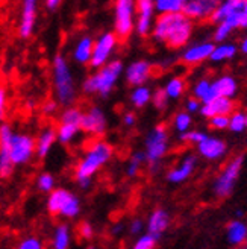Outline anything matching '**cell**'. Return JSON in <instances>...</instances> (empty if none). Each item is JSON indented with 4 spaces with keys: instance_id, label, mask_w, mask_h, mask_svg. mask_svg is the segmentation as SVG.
<instances>
[{
    "instance_id": "cell-1",
    "label": "cell",
    "mask_w": 247,
    "mask_h": 249,
    "mask_svg": "<svg viewBox=\"0 0 247 249\" xmlns=\"http://www.w3.org/2000/svg\"><path fill=\"white\" fill-rule=\"evenodd\" d=\"M193 32V23L179 14H164L159 16L153 26V36L159 41H165L170 47L178 49L187 44Z\"/></svg>"
},
{
    "instance_id": "cell-2",
    "label": "cell",
    "mask_w": 247,
    "mask_h": 249,
    "mask_svg": "<svg viewBox=\"0 0 247 249\" xmlns=\"http://www.w3.org/2000/svg\"><path fill=\"white\" fill-rule=\"evenodd\" d=\"M111 157H113V146L103 140L94 142L86 149V152L76 166L75 178L79 185L86 189L91 184L93 177L108 163Z\"/></svg>"
},
{
    "instance_id": "cell-3",
    "label": "cell",
    "mask_w": 247,
    "mask_h": 249,
    "mask_svg": "<svg viewBox=\"0 0 247 249\" xmlns=\"http://www.w3.org/2000/svg\"><path fill=\"white\" fill-rule=\"evenodd\" d=\"M123 64L120 61H109L106 66L99 69L90 78H86L82 84V89L88 94H100L108 96L113 91L114 85L121 76Z\"/></svg>"
},
{
    "instance_id": "cell-4",
    "label": "cell",
    "mask_w": 247,
    "mask_h": 249,
    "mask_svg": "<svg viewBox=\"0 0 247 249\" xmlns=\"http://www.w3.org/2000/svg\"><path fill=\"white\" fill-rule=\"evenodd\" d=\"M53 87L61 105H68L76 96L75 79L70 70L67 59L63 55H56L53 58Z\"/></svg>"
},
{
    "instance_id": "cell-5",
    "label": "cell",
    "mask_w": 247,
    "mask_h": 249,
    "mask_svg": "<svg viewBox=\"0 0 247 249\" xmlns=\"http://www.w3.org/2000/svg\"><path fill=\"white\" fill-rule=\"evenodd\" d=\"M47 210H49V213L53 216H63L67 219H73L79 214L81 202L71 192L66 189H55L52 193H49Z\"/></svg>"
},
{
    "instance_id": "cell-6",
    "label": "cell",
    "mask_w": 247,
    "mask_h": 249,
    "mask_svg": "<svg viewBox=\"0 0 247 249\" xmlns=\"http://www.w3.org/2000/svg\"><path fill=\"white\" fill-rule=\"evenodd\" d=\"M168 149V131L164 124H158V126L147 135L146 139V161L152 167H155L159 160H161Z\"/></svg>"
},
{
    "instance_id": "cell-7",
    "label": "cell",
    "mask_w": 247,
    "mask_h": 249,
    "mask_svg": "<svg viewBox=\"0 0 247 249\" xmlns=\"http://www.w3.org/2000/svg\"><path fill=\"white\" fill-rule=\"evenodd\" d=\"M82 111L79 108H67L59 119V126L56 129V139L63 144L73 142V139L81 131V122H82Z\"/></svg>"
},
{
    "instance_id": "cell-8",
    "label": "cell",
    "mask_w": 247,
    "mask_h": 249,
    "mask_svg": "<svg viewBox=\"0 0 247 249\" xmlns=\"http://www.w3.org/2000/svg\"><path fill=\"white\" fill-rule=\"evenodd\" d=\"M135 3L132 0H118L114 9V28L115 35L126 38L135 26Z\"/></svg>"
},
{
    "instance_id": "cell-9",
    "label": "cell",
    "mask_w": 247,
    "mask_h": 249,
    "mask_svg": "<svg viewBox=\"0 0 247 249\" xmlns=\"http://www.w3.org/2000/svg\"><path fill=\"white\" fill-rule=\"evenodd\" d=\"M36 152V143L29 134L14 132L11 140V161L14 166L28 163Z\"/></svg>"
},
{
    "instance_id": "cell-10",
    "label": "cell",
    "mask_w": 247,
    "mask_h": 249,
    "mask_svg": "<svg viewBox=\"0 0 247 249\" xmlns=\"http://www.w3.org/2000/svg\"><path fill=\"white\" fill-rule=\"evenodd\" d=\"M241 167H243V157H237L220 173V177L214 184V193L218 197H226L231 195V192L233 190V185H235V181L238 179Z\"/></svg>"
},
{
    "instance_id": "cell-11",
    "label": "cell",
    "mask_w": 247,
    "mask_h": 249,
    "mask_svg": "<svg viewBox=\"0 0 247 249\" xmlns=\"http://www.w3.org/2000/svg\"><path fill=\"white\" fill-rule=\"evenodd\" d=\"M118 36L113 32H105L94 41V49H93V56L90 64L94 69H102L103 66L108 64L111 53L114 52V49L117 46Z\"/></svg>"
},
{
    "instance_id": "cell-12",
    "label": "cell",
    "mask_w": 247,
    "mask_h": 249,
    "mask_svg": "<svg viewBox=\"0 0 247 249\" xmlns=\"http://www.w3.org/2000/svg\"><path fill=\"white\" fill-rule=\"evenodd\" d=\"M14 131L9 124L3 123L0 126V178H8L14 164L11 161V140Z\"/></svg>"
},
{
    "instance_id": "cell-13",
    "label": "cell",
    "mask_w": 247,
    "mask_h": 249,
    "mask_svg": "<svg viewBox=\"0 0 247 249\" xmlns=\"http://www.w3.org/2000/svg\"><path fill=\"white\" fill-rule=\"evenodd\" d=\"M81 129L90 135H102L106 129L105 113L99 107H91L82 114Z\"/></svg>"
},
{
    "instance_id": "cell-14",
    "label": "cell",
    "mask_w": 247,
    "mask_h": 249,
    "mask_svg": "<svg viewBox=\"0 0 247 249\" xmlns=\"http://www.w3.org/2000/svg\"><path fill=\"white\" fill-rule=\"evenodd\" d=\"M218 3L213 0H188V2H183L182 14L190 20H202L211 17Z\"/></svg>"
},
{
    "instance_id": "cell-15",
    "label": "cell",
    "mask_w": 247,
    "mask_h": 249,
    "mask_svg": "<svg viewBox=\"0 0 247 249\" xmlns=\"http://www.w3.org/2000/svg\"><path fill=\"white\" fill-rule=\"evenodd\" d=\"M36 14H38L36 2H33V0H24L21 6L20 23H18V34L21 38H29L32 35L36 23Z\"/></svg>"
},
{
    "instance_id": "cell-16",
    "label": "cell",
    "mask_w": 247,
    "mask_h": 249,
    "mask_svg": "<svg viewBox=\"0 0 247 249\" xmlns=\"http://www.w3.org/2000/svg\"><path fill=\"white\" fill-rule=\"evenodd\" d=\"M138 12V18L135 21V29L143 36L149 35V32L153 29L152 28V17L155 12V3L150 0H140L135 6Z\"/></svg>"
},
{
    "instance_id": "cell-17",
    "label": "cell",
    "mask_w": 247,
    "mask_h": 249,
    "mask_svg": "<svg viewBox=\"0 0 247 249\" xmlns=\"http://www.w3.org/2000/svg\"><path fill=\"white\" fill-rule=\"evenodd\" d=\"M237 93V82L231 76H221L218 78L217 81H214L211 84V93H209L208 99L203 102L205 104H209L213 102L214 99L217 97H228V99H232V96Z\"/></svg>"
},
{
    "instance_id": "cell-18",
    "label": "cell",
    "mask_w": 247,
    "mask_h": 249,
    "mask_svg": "<svg viewBox=\"0 0 247 249\" xmlns=\"http://www.w3.org/2000/svg\"><path fill=\"white\" fill-rule=\"evenodd\" d=\"M196 163H197V158L191 154L185 155L182 161H179V164L173 167L168 175H167V179L170 182H183L185 179H188L191 177V173L194 172L196 169Z\"/></svg>"
},
{
    "instance_id": "cell-19",
    "label": "cell",
    "mask_w": 247,
    "mask_h": 249,
    "mask_svg": "<svg viewBox=\"0 0 247 249\" xmlns=\"http://www.w3.org/2000/svg\"><path fill=\"white\" fill-rule=\"evenodd\" d=\"M152 73V66L147 61H135L126 70V81L133 87H143Z\"/></svg>"
},
{
    "instance_id": "cell-20",
    "label": "cell",
    "mask_w": 247,
    "mask_h": 249,
    "mask_svg": "<svg viewBox=\"0 0 247 249\" xmlns=\"http://www.w3.org/2000/svg\"><path fill=\"white\" fill-rule=\"evenodd\" d=\"M197 151L206 160H218L226 154V143L215 137L206 135V139L197 144Z\"/></svg>"
},
{
    "instance_id": "cell-21",
    "label": "cell",
    "mask_w": 247,
    "mask_h": 249,
    "mask_svg": "<svg viewBox=\"0 0 247 249\" xmlns=\"http://www.w3.org/2000/svg\"><path fill=\"white\" fill-rule=\"evenodd\" d=\"M233 108H235V105H233V101L232 99H228V97H217L214 99L213 102L209 104H205L200 111L202 114L208 119H213L215 116H228L233 113Z\"/></svg>"
},
{
    "instance_id": "cell-22",
    "label": "cell",
    "mask_w": 247,
    "mask_h": 249,
    "mask_svg": "<svg viewBox=\"0 0 247 249\" xmlns=\"http://www.w3.org/2000/svg\"><path fill=\"white\" fill-rule=\"evenodd\" d=\"M214 44L213 43H200V44H194L191 47H188L187 51L183 52V62H187L190 66L199 64V62H203L205 59L211 58L213 51H214Z\"/></svg>"
},
{
    "instance_id": "cell-23",
    "label": "cell",
    "mask_w": 247,
    "mask_h": 249,
    "mask_svg": "<svg viewBox=\"0 0 247 249\" xmlns=\"http://www.w3.org/2000/svg\"><path fill=\"white\" fill-rule=\"evenodd\" d=\"M168 223H170V217L167 214V211L155 210L149 217V222H147V230H149V234L152 237L158 239L168 228Z\"/></svg>"
},
{
    "instance_id": "cell-24",
    "label": "cell",
    "mask_w": 247,
    "mask_h": 249,
    "mask_svg": "<svg viewBox=\"0 0 247 249\" xmlns=\"http://www.w3.org/2000/svg\"><path fill=\"white\" fill-rule=\"evenodd\" d=\"M93 49H94V40L91 36H82L76 43L75 49H73V59L79 62V64H88L93 56Z\"/></svg>"
},
{
    "instance_id": "cell-25",
    "label": "cell",
    "mask_w": 247,
    "mask_h": 249,
    "mask_svg": "<svg viewBox=\"0 0 247 249\" xmlns=\"http://www.w3.org/2000/svg\"><path fill=\"white\" fill-rule=\"evenodd\" d=\"M243 6H244L243 0H228V2L217 5V8L214 9V12H213L209 18H211L213 21H215V23H221L225 18H228L231 14H233V12L243 11Z\"/></svg>"
},
{
    "instance_id": "cell-26",
    "label": "cell",
    "mask_w": 247,
    "mask_h": 249,
    "mask_svg": "<svg viewBox=\"0 0 247 249\" xmlns=\"http://www.w3.org/2000/svg\"><path fill=\"white\" fill-rule=\"evenodd\" d=\"M228 240L233 246H241L247 240V225L243 220H232L228 225Z\"/></svg>"
},
{
    "instance_id": "cell-27",
    "label": "cell",
    "mask_w": 247,
    "mask_h": 249,
    "mask_svg": "<svg viewBox=\"0 0 247 249\" xmlns=\"http://www.w3.org/2000/svg\"><path fill=\"white\" fill-rule=\"evenodd\" d=\"M56 131L55 129H46L40 134L38 140H36V155L40 158H44L52 151V147L56 142Z\"/></svg>"
},
{
    "instance_id": "cell-28",
    "label": "cell",
    "mask_w": 247,
    "mask_h": 249,
    "mask_svg": "<svg viewBox=\"0 0 247 249\" xmlns=\"http://www.w3.org/2000/svg\"><path fill=\"white\" fill-rule=\"evenodd\" d=\"M70 239H71V232L70 228L64 223L56 227L55 232H53V249H68L70 246Z\"/></svg>"
},
{
    "instance_id": "cell-29",
    "label": "cell",
    "mask_w": 247,
    "mask_h": 249,
    "mask_svg": "<svg viewBox=\"0 0 247 249\" xmlns=\"http://www.w3.org/2000/svg\"><path fill=\"white\" fill-rule=\"evenodd\" d=\"M183 8V0H158L155 3V9L159 16L164 14H179Z\"/></svg>"
},
{
    "instance_id": "cell-30",
    "label": "cell",
    "mask_w": 247,
    "mask_h": 249,
    "mask_svg": "<svg viewBox=\"0 0 247 249\" xmlns=\"http://www.w3.org/2000/svg\"><path fill=\"white\" fill-rule=\"evenodd\" d=\"M237 53V47L233 44H229V43H223V44H218L214 47L213 51V55L209 59H213L215 62H220V61H226V59H231L233 55Z\"/></svg>"
},
{
    "instance_id": "cell-31",
    "label": "cell",
    "mask_w": 247,
    "mask_h": 249,
    "mask_svg": "<svg viewBox=\"0 0 247 249\" xmlns=\"http://www.w3.org/2000/svg\"><path fill=\"white\" fill-rule=\"evenodd\" d=\"M150 97H152L150 90L143 85V87H135L132 94H131V101H132V104L137 108H141V107L149 104Z\"/></svg>"
},
{
    "instance_id": "cell-32",
    "label": "cell",
    "mask_w": 247,
    "mask_h": 249,
    "mask_svg": "<svg viewBox=\"0 0 247 249\" xmlns=\"http://www.w3.org/2000/svg\"><path fill=\"white\" fill-rule=\"evenodd\" d=\"M165 93L168 99H178L185 91V81L182 78H173L165 85Z\"/></svg>"
},
{
    "instance_id": "cell-33",
    "label": "cell",
    "mask_w": 247,
    "mask_h": 249,
    "mask_svg": "<svg viewBox=\"0 0 247 249\" xmlns=\"http://www.w3.org/2000/svg\"><path fill=\"white\" fill-rule=\"evenodd\" d=\"M144 160H146V155L143 152H135L131 160H129V163H128V167H126V173H128V177H137L138 175V172L144 163Z\"/></svg>"
},
{
    "instance_id": "cell-34",
    "label": "cell",
    "mask_w": 247,
    "mask_h": 249,
    "mask_svg": "<svg viewBox=\"0 0 247 249\" xmlns=\"http://www.w3.org/2000/svg\"><path fill=\"white\" fill-rule=\"evenodd\" d=\"M36 187L38 190L43 193H52L55 190V178L52 173H41V175L36 178Z\"/></svg>"
},
{
    "instance_id": "cell-35",
    "label": "cell",
    "mask_w": 247,
    "mask_h": 249,
    "mask_svg": "<svg viewBox=\"0 0 247 249\" xmlns=\"http://www.w3.org/2000/svg\"><path fill=\"white\" fill-rule=\"evenodd\" d=\"M229 129L232 132H243L246 128V114L241 113V111H237V113H232V116L229 117Z\"/></svg>"
},
{
    "instance_id": "cell-36",
    "label": "cell",
    "mask_w": 247,
    "mask_h": 249,
    "mask_svg": "<svg viewBox=\"0 0 247 249\" xmlns=\"http://www.w3.org/2000/svg\"><path fill=\"white\" fill-rule=\"evenodd\" d=\"M209 93H211V82H209L208 79H202V81H199L196 84L194 96H196L197 101L205 102L208 99V96H209Z\"/></svg>"
},
{
    "instance_id": "cell-37",
    "label": "cell",
    "mask_w": 247,
    "mask_h": 249,
    "mask_svg": "<svg viewBox=\"0 0 247 249\" xmlns=\"http://www.w3.org/2000/svg\"><path fill=\"white\" fill-rule=\"evenodd\" d=\"M173 124H175V129L181 134L188 132L190 126H191V116L188 113H179L175 120H173Z\"/></svg>"
},
{
    "instance_id": "cell-38",
    "label": "cell",
    "mask_w": 247,
    "mask_h": 249,
    "mask_svg": "<svg viewBox=\"0 0 247 249\" xmlns=\"http://www.w3.org/2000/svg\"><path fill=\"white\" fill-rule=\"evenodd\" d=\"M226 24H229V26L232 29H237V28H247V17L243 14V11H238V12H233V14H231L228 18L223 20Z\"/></svg>"
},
{
    "instance_id": "cell-39",
    "label": "cell",
    "mask_w": 247,
    "mask_h": 249,
    "mask_svg": "<svg viewBox=\"0 0 247 249\" xmlns=\"http://www.w3.org/2000/svg\"><path fill=\"white\" fill-rule=\"evenodd\" d=\"M17 249H44V243L40 237H35V235H29V237L23 239Z\"/></svg>"
},
{
    "instance_id": "cell-40",
    "label": "cell",
    "mask_w": 247,
    "mask_h": 249,
    "mask_svg": "<svg viewBox=\"0 0 247 249\" xmlns=\"http://www.w3.org/2000/svg\"><path fill=\"white\" fill-rule=\"evenodd\" d=\"M155 245H156V239L152 237L150 234H146L135 242L132 249H155Z\"/></svg>"
},
{
    "instance_id": "cell-41",
    "label": "cell",
    "mask_w": 247,
    "mask_h": 249,
    "mask_svg": "<svg viewBox=\"0 0 247 249\" xmlns=\"http://www.w3.org/2000/svg\"><path fill=\"white\" fill-rule=\"evenodd\" d=\"M181 139L183 142H190V143H194V144H199L206 139V134L200 132V131H188L185 134H181Z\"/></svg>"
},
{
    "instance_id": "cell-42",
    "label": "cell",
    "mask_w": 247,
    "mask_h": 249,
    "mask_svg": "<svg viewBox=\"0 0 247 249\" xmlns=\"http://www.w3.org/2000/svg\"><path fill=\"white\" fill-rule=\"evenodd\" d=\"M233 29L229 26V24H226L225 21H221V23H218V26H217V29H215V32H214V38H215V41H225L228 36L231 35V32H232Z\"/></svg>"
},
{
    "instance_id": "cell-43",
    "label": "cell",
    "mask_w": 247,
    "mask_h": 249,
    "mask_svg": "<svg viewBox=\"0 0 247 249\" xmlns=\"http://www.w3.org/2000/svg\"><path fill=\"white\" fill-rule=\"evenodd\" d=\"M152 101H153V104H155L156 108L164 109V108L167 107V101H168L165 90H164V89H158V90L152 94Z\"/></svg>"
},
{
    "instance_id": "cell-44",
    "label": "cell",
    "mask_w": 247,
    "mask_h": 249,
    "mask_svg": "<svg viewBox=\"0 0 247 249\" xmlns=\"http://www.w3.org/2000/svg\"><path fill=\"white\" fill-rule=\"evenodd\" d=\"M209 124L214 129H226L229 128V117L228 116H215L209 119Z\"/></svg>"
},
{
    "instance_id": "cell-45",
    "label": "cell",
    "mask_w": 247,
    "mask_h": 249,
    "mask_svg": "<svg viewBox=\"0 0 247 249\" xmlns=\"http://www.w3.org/2000/svg\"><path fill=\"white\" fill-rule=\"evenodd\" d=\"M79 235H81L82 239H85V240H90L93 235H94V228H93L91 223L82 222L81 227H79Z\"/></svg>"
},
{
    "instance_id": "cell-46",
    "label": "cell",
    "mask_w": 247,
    "mask_h": 249,
    "mask_svg": "<svg viewBox=\"0 0 247 249\" xmlns=\"http://www.w3.org/2000/svg\"><path fill=\"white\" fill-rule=\"evenodd\" d=\"M8 108V93L5 87H0V120L5 119Z\"/></svg>"
},
{
    "instance_id": "cell-47",
    "label": "cell",
    "mask_w": 247,
    "mask_h": 249,
    "mask_svg": "<svg viewBox=\"0 0 247 249\" xmlns=\"http://www.w3.org/2000/svg\"><path fill=\"white\" fill-rule=\"evenodd\" d=\"M56 109H58V102H55V101H49V102H46V105L43 107L44 114H47V116L55 114V113H56Z\"/></svg>"
},
{
    "instance_id": "cell-48",
    "label": "cell",
    "mask_w": 247,
    "mask_h": 249,
    "mask_svg": "<svg viewBox=\"0 0 247 249\" xmlns=\"http://www.w3.org/2000/svg\"><path fill=\"white\" fill-rule=\"evenodd\" d=\"M143 220H140V219H135V220H132L131 222V227H129V231H131V234H140L141 231H143Z\"/></svg>"
},
{
    "instance_id": "cell-49",
    "label": "cell",
    "mask_w": 247,
    "mask_h": 249,
    "mask_svg": "<svg viewBox=\"0 0 247 249\" xmlns=\"http://www.w3.org/2000/svg\"><path fill=\"white\" fill-rule=\"evenodd\" d=\"M187 109H188V113H196V111H199V109H200V101H197L196 97L188 99V102H187Z\"/></svg>"
},
{
    "instance_id": "cell-50",
    "label": "cell",
    "mask_w": 247,
    "mask_h": 249,
    "mask_svg": "<svg viewBox=\"0 0 247 249\" xmlns=\"http://www.w3.org/2000/svg\"><path fill=\"white\" fill-rule=\"evenodd\" d=\"M135 120H137V119H135V116L132 113H126L125 117H123V122H125L126 126H132V124L135 123Z\"/></svg>"
},
{
    "instance_id": "cell-51",
    "label": "cell",
    "mask_w": 247,
    "mask_h": 249,
    "mask_svg": "<svg viewBox=\"0 0 247 249\" xmlns=\"http://www.w3.org/2000/svg\"><path fill=\"white\" fill-rule=\"evenodd\" d=\"M59 5H61L59 0H47V2H46V6H47V9H50V11H55V9H58V8H59Z\"/></svg>"
},
{
    "instance_id": "cell-52",
    "label": "cell",
    "mask_w": 247,
    "mask_h": 249,
    "mask_svg": "<svg viewBox=\"0 0 247 249\" xmlns=\"http://www.w3.org/2000/svg\"><path fill=\"white\" fill-rule=\"evenodd\" d=\"M241 52L247 55V36H246V38L241 41Z\"/></svg>"
},
{
    "instance_id": "cell-53",
    "label": "cell",
    "mask_w": 247,
    "mask_h": 249,
    "mask_svg": "<svg viewBox=\"0 0 247 249\" xmlns=\"http://www.w3.org/2000/svg\"><path fill=\"white\" fill-rule=\"evenodd\" d=\"M121 230H123V225H121V223H117V225L113 228V234H118Z\"/></svg>"
},
{
    "instance_id": "cell-54",
    "label": "cell",
    "mask_w": 247,
    "mask_h": 249,
    "mask_svg": "<svg viewBox=\"0 0 247 249\" xmlns=\"http://www.w3.org/2000/svg\"><path fill=\"white\" fill-rule=\"evenodd\" d=\"M243 14L247 17V0H246V2H244V6H243Z\"/></svg>"
},
{
    "instance_id": "cell-55",
    "label": "cell",
    "mask_w": 247,
    "mask_h": 249,
    "mask_svg": "<svg viewBox=\"0 0 247 249\" xmlns=\"http://www.w3.org/2000/svg\"><path fill=\"white\" fill-rule=\"evenodd\" d=\"M246 128H247V116H246Z\"/></svg>"
},
{
    "instance_id": "cell-56",
    "label": "cell",
    "mask_w": 247,
    "mask_h": 249,
    "mask_svg": "<svg viewBox=\"0 0 247 249\" xmlns=\"http://www.w3.org/2000/svg\"><path fill=\"white\" fill-rule=\"evenodd\" d=\"M86 249H96V248H93V246H90V248H86Z\"/></svg>"
}]
</instances>
